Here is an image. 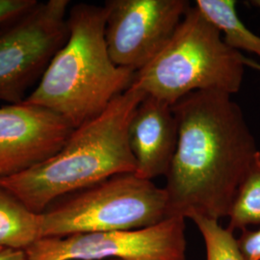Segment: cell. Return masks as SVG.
<instances>
[{"instance_id": "6da1fadb", "label": "cell", "mask_w": 260, "mask_h": 260, "mask_svg": "<svg viewBox=\"0 0 260 260\" xmlns=\"http://www.w3.org/2000/svg\"><path fill=\"white\" fill-rule=\"evenodd\" d=\"M177 145L166 176L167 217H228L242 179L258 151L232 95L197 91L172 105Z\"/></svg>"}, {"instance_id": "7a4b0ae2", "label": "cell", "mask_w": 260, "mask_h": 260, "mask_svg": "<svg viewBox=\"0 0 260 260\" xmlns=\"http://www.w3.org/2000/svg\"><path fill=\"white\" fill-rule=\"evenodd\" d=\"M146 93L130 86L104 111L76 127L64 147L47 161L0 186L34 213L42 214L61 198L108 177L136 172L128 144L132 116Z\"/></svg>"}, {"instance_id": "3957f363", "label": "cell", "mask_w": 260, "mask_h": 260, "mask_svg": "<svg viewBox=\"0 0 260 260\" xmlns=\"http://www.w3.org/2000/svg\"><path fill=\"white\" fill-rule=\"evenodd\" d=\"M67 21L65 45L24 102L54 112L76 128L129 89L135 73L115 65L110 58L104 6L75 4Z\"/></svg>"}, {"instance_id": "277c9868", "label": "cell", "mask_w": 260, "mask_h": 260, "mask_svg": "<svg viewBox=\"0 0 260 260\" xmlns=\"http://www.w3.org/2000/svg\"><path fill=\"white\" fill-rule=\"evenodd\" d=\"M243 54L229 47L221 32L196 6L190 7L173 37L131 86L171 106L197 91L233 95L241 89Z\"/></svg>"}, {"instance_id": "5b68a950", "label": "cell", "mask_w": 260, "mask_h": 260, "mask_svg": "<svg viewBox=\"0 0 260 260\" xmlns=\"http://www.w3.org/2000/svg\"><path fill=\"white\" fill-rule=\"evenodd\" d=\"M167 218L164 188L124 173L56 201L41 214V237L135 231Z\"/></svg>"}, {"instance_id": "8992f818", "label": "cell", "mask_w": 260, "mask_h": 260, "mask_svg": "<svg viewBox=\"0 0 260 260\" xmlns=\"http://www.w3.org/2000/svg\"><path fill=\"white\" fill-rule=\"evenodd\" d=\"M70 1L39 2L0 24V102L23 103L69 37Z\"/></svg>"}, {"instance_id": "52a82bcc", "label": "cell", "mask_w": 260, "mask_h": 260, "mask_svg": "<svg viewBox=\"0 0 260 260\" xmlns=\"http://www.w3.org/2000/svg\"><path fill=\"white\" fill-rule=\"evenodd\" d=\"M27 260H186L185 219L171 217L149 228L42 238Z\"/></svg>"}, {"instance_id": "ba28073f", "label": "cell", "mask_w": 260, "mask_h": 260, "mask_svg": "<svg viewBox=\"0 0 260 260\" xmlns=\"http://www.w3.org/2000/svg\"><path fill=\"white\" fill-rule=\"evenodd\" d=\"M103 6L110 58L134 73L167 45L191 7L185 0H108Z\"/></svg>"}, {"instance_id": "9c48e42d", "label": "cell", "mask_w": 260, "mask_h": 260, "mask_svg": "<svg viewBox=\"0 0 260 260\" xmlns=\"http://www.w3.org/2000/svg\"><path fill=\"white\" fill-rule=\"evenodd\" d=\"M74 130L63 117L39 105L23 102L0 107V179L55 155Z\"/></svg>"}, {"instance_id": "30bf717a", "label": "cell", "mask_w": 260, "mask_h": 260, "mask_svg": "<svg viewBox=\"0 0 260 260\" xmlns=\"http://www.w3.org/2000/svg\"><path fill=\"white\" fill-rule=\"evenodd\" d=\"M177 122L172 106L146 95L128 126V144L136 161V176L151 180L167 176L177 149Z\"/></svg>"}, {"instance_id": "8fae6325", "label": "cell", "mask_w": 260, "mask_h": 260, "mask_svg": "<svg viewBox=\"0 0 260 260\" xmlns=\"http://www.w3.org/2000/svg\"><path fill=\"white\" fill-rule=\"evenodd\" d=\"M41 238V214L0 186V249L26 251Z\"/></svg>"}, {"instance_id": "7c38bea8", "label": "cell", "mask_w": 260, "mask_h": 260, "mask_svg": "<svg viewBox=\"0 0 260 260\" xmlns=\"http://www.w3.org/2000/svg\"><path fill=\"white\" fill-rule=\"evenodd\" d=\"M196 7L221 34L223 42L234 50H245L260 58V37L239 19L234 0H198Z\"/></svg>"}, {"instance_id": "4fadbf2b", "label": "cell", "mask_w": 260, "mask_h": 260, "mask_svg": "<svg viewBox=\"0 0 260 260\" xmlns=\"http://www.w3.org/2000/svg\"><path fill=\"white\" fill-rule=\"evenodd\" d=\"M226 229L243 231L251 225H260V151L251 161L234 196L229 213Z\"/></svg>"}, {"instance_id": "5bb4252c", "label": "cell", "mask_w": 260, "mask_h": 260, "mask_svg": "<svg viewBox=\"0 0 260 260\" xmlns=\"http://www.w3.org/2000/svg\"><path fill=\"white\" fill-rule=\"evenodd\" d=\"M205 240L206 260H243L233 232L224 229L217 220L194 214L189 217Z\"/></svg>"}, {"instance_id": "9a60e30c", "label": "cell", "mask_w": 260, "mask_h": 260, "mask_svg": "<svg viewBox=\"0 0 260 260\" xmlns=\"http://www.w3.org/2000/svg\"><path fill=\"white\" fill-rule=\"evenodd\" d=\"M240 236L236 238L238 249L243 260H260V228L251 231L243 230Z\"/></svg>"}, {"instance_id": "2e32d148", "label": "cell", "mask_w": 260, "mask_h": 260, "mask_svg": "<svg viewBox=\"0 0 260 260\" xmlns=\"http://www.w3.org/2000/svg\"><path fill=\"white\" fill-rule=\"evenodd\" d=\"M37 2V0H0V24L19 17Z\"/></svg>"}, {"instance_id": "e0dca14e", "label": "cell", "mask_w": 260, "mask_h": 260, "mask_svg": "<svg viewBox=\"0 0 260 260\" xmlns=\"http://www.w3.org/2000/svg\"><path fill=\"white\" fill-rule=\"evenodd\" d=\"M0 260H27L26 251L3 249L0 251Z\"/></svg>"}, {"instance_id": "ac0fdd59", "label": "cell", "mask_w": 260, "mask_h": 260, "mask_svg": "<svg viewBox=\"0 0 260 260\" xmlns=\"http://www.w3.org/2000/svg\"><path fill=\"white\" fill-rule=\"evenodd\" d=\"M243 62H244L245 67L248 66V67H250L251 69L260 72V63H258V62H256V61H254L252 59H250V58H247L246 56H243Z\"/></svg>"}, {"instance_id": "d6986e66", "label": "cell", "mask_w": 260, "mask_h": 260, "mask_svg": "<svg viewBox=\"0 0 260 260\" xmlns=\"http://www.w3.org/2000/svg\"><path fill=\"white\" fill-rule=\"evenodd\" d=\"M251 3L253 6L257 7L260 10V0H253V1H251Z\"/></svg>"}, {"instance_id": "ffe728a7", "label": "cell", "mask_w": 260, "mask_h": 260, "mask_svg": "<svg viewBox=\"0 0 260 260\" xmlns=\"http://www.w3.org/2000/svg\"><path fill=\"white\" fill-rule=\"evenodd\" d=\"M1 250H3V249H0V251H1Z\"/></svg>"}, {"instance_id": "44dd1931", "label": "cell", "mask_w": 260, "mask_h": 260, "mask_svg": "<svg viewBox=\"0 0 260 260\" xmlns=\"http://www.w3.org/2000/svg\"><path fill=\"white\" fill-rule=\"evenodd\" d=\"M111 260H119V259H111Z\"/></svg>"}]
</instances>
